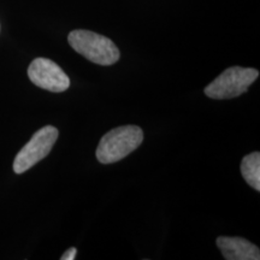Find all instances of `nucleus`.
Instances as JSON below:
<instances>
[{
  "mask_svg": "<svg viewBox=\"0 0 260 260\" xmlns=\"http://www.w3.org/2000/svg\"><path fill=\"white\" fill-rule=\"evenodd\" d=\"M76 252H77L76 248L71 247V248L68 249V251L60 256V259L61 260H74L75 256H76Z\"/></svg>",
  "mask_w": 260,
  "mask_h": 260,
  "instance_id": "8",
  "label": "nucleus"
},
{
  "mask_svg": "<svg viewBox=\"0 0 260 260\" xmlns=\"http://www.w3.org/2000/svg\"><path fill=\"white\" fill-rule=\"evenodd\" d=\"M58 135V129L52 125L38 130L28 144L24 145V147H22L16 155L14 161V171L16 174H23L37 162L47 157L53 145L56 144Z\"/></svg>",
  "mask_w": 260,
  "mask_h": 260,
  "instance_id": "4",
  "label": "nucleus"
},
{
  "mask_svg": "<svg viewBox=\"0 0 260 260\" xmlns=\"http://www.w3.org/2000/svg\"><path fill=\"white\" fill-rule=\"evenodd\" d=\"M28 76L35 86L48 92H65L70 87V79L59 65L47 58H37L29 65Z\"/></svg>",
  "mask_w": 260,
  "mask_h": 260,
  "instance_id": "5",
  "label": "nucleus"
},
{
  "mask_svg": "<svg viewBox=\"0 0 260 260\" xmlns=\"http://www.w3.org/2000/svg\"><path fill=\"white\" fill-rule=\"evenodd\" d=\"M144 140V133L136 125H123L110 130L100 140L96 159L102 164H112L134 152Z\"/></svg>",
  "mask_w": 260,
  "mask_h": 260,
  "instance_id": "1",
  "label": "nucleus"
},
{
  "mask_svg": "<svg viewBox=\"0 0 260 260\" xmlns=\"http://www.w3.org/2000/svg\"><path fill=\"white\" fill-rule=\"evenodd\" d=\"M70 46L77 53L99 65H112L118 61V47L109 38L89 30L71 31L68 37Z\"/></svg>",
  "mask_w": 260,
  "mask_h": 260,
  "instance_id": "2",
  "label": "nucleus"
},
{
  "mask_svg": "<svg viewBox=\"0 0 260 260\" xmlns=\"http://www.w3.org/2000/svg\"><path fill=\"white\" fill-rule=\"evenodd\" d=\"M217 246L226 260H259V248L242 237L219 236Z\"/></svg>",
  "mask_w": 260,
  "mask_h": 260,
  "instance_id": "6",
  "label": "nucleus"
},
{
  "mask_svg": "<svg viewBox=\"0 0 260 260\" xmlns=\"http://www.w3.org/2000/svg\"><path fill=\"white\" fill-rule=\"evenodd\" d=\"M258 76L259 71L252 68H229L205 88V94L216 100L233 99L247 92Z\"/></svg>",
  "mask_w": 260,
  "mask_h": 260,
  "instance_id": "3",
  "label": "nucleus"
},
{
  "mask_svg": "<svg viewBox=\"0 0 260 260\" xmlns=\"http://www.w3.org/2000/svg\"><path fill=\"white\" fill-rule=\"evenodd\" d=\"M241 174L247 183L256 191L260 190V153H253L246 155L241 162Z\"/></svg>",
  "mask_w": 260,
  "mask_h": 260,
  "instance_id": "7",
  "label": "nucleus"
}]
</instances>
